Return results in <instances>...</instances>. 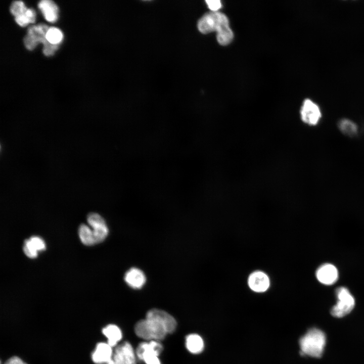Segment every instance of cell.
<instances>
[{"mask_svg": "<svg viewBox=\"0 0 364 364\" xmlns=\"http://www.w3.org/2000/svg\"><path fill=\"white\" fill-rule=\"evenodd\" d=\"M78 235L84 245L90 246L95 244L93 231L85 224H81L79 225Z\"/></svg>", "mask_w": 364, "mask_h": 364, "instance_id": "19", "label": "cell"}, {"mask_svg": "<svg viewBox=\"0 0 364 364\" xmlns=\"http://www.w3.org/2000/svg\"><path fill=\"white\" fill-rule=\"evenodd\" d=\"M24 3L22 1H15L10 7V12L15 17L18 16L27 10Z\"/></svg>", "mask_w": 364, "mask_h": 364, "instance_id": "23", "label": "cell"}, {"mask_svg": "<svg viewBox=\"0 0 364 364\" xmlns=\"http://www.w3.org/2000/svg\"><path fill=\"white\" fill-rule=\"evenodd\" d=\"M136 356L131 344L124 342L116 348L112 360L114 364H135Z\"/></svg>", "mask_w": 364, "mask_h": 364, "instance_id": "9", "label": "cell"}, {"mask_svg": "<svg viewBox=\"0 0 364 364\" xmlns=\"http://www.w3.org/2000/svg\"><path fill=\"white\" fill-rule=\"evenodd\" d=\"M5 364H27L20 358L17 356H13L10 358L5 362Z\"/></svg>", "mask_w": 364, "mask_h": 364, "instance_id": "26", "label": "cell"}, {"mask_svg": "<svg viewBox=\"0 0 364 364\" xmlns=\"http://www.w3.org/2000/svg\"><path fill=\"white\" fill-rule=\"evenodd\" d=\"M340 130L345 135L349 136L356 135L358 132L357 125L348 119H342L338 123Z\"/></svg>", "mask_w": 364, "mask_h": 364, "instance_id": "18", "label": "cell"}, {"mask_svg": "<svg viewBox=\"0 0 364 364\" xmlns=\"http://www.w3.org/2000/svg\"><path fill=\"white\" fill-rule=\"evenodd\" d=\"M338 301L331 310V314L336 317H342L349 313L354 308L355 300L347 288H337L335 291Z\"/></svg>", "mask_w": 364, "mask_h": 364, "instance_id": "5", "label": "cell"}, {"mask_svg": "<svg viewBox=\"0 0 364 364\" xmlns=\"http://www.w3.org/2000/svg\"><path fill=\"white\" fill-rule=\"evenodd\" d=\"M24 244L37 252L46 249L44 241L40 238L36 236H33L29 239L25 240Z\"/></svg>", "mask_w": 364, "mask_h": 364, "instance_id": "22", "label": "cell"}, {"mask_svg": "<svg viewBox=\"0 0 364 364\" xmlns=\"http://www.w3.org/2000/svg\"><path fill=\"white\" fill-rule=\"evenodd\" d=\"M136 335L145 340H162L168 334L164 326L158 321L149 317L139 321L134 326Z\"/></svg>", "mask_w": 364, "mask_h": 364, "instance_id": "4", "label": "cell"}, {"mask_svg": "<svg viewBox=\"0 0 364 364\" xmlns=\"http://www.w3.org/2000/svg\"><path fill=\"white\" fill-rule=\"evenodd\" d=\"M162 349V345L158 341L150 340L139 344L136 355L146 364H161L158 356Z\"/></svg>", "mask_w": 364, "mask_h": 364, "instance_id": "6", "label": "cell"}, {"mask_svg": "<svg viewBox=\"0 0 364 364\" xmlns=\"http://www.w3.org/2000/svg\"><path fill=\"white\" fill-rule=\"evenodd\" d=\"M107 364H114V363L112 359L110 362H109L107 363Z\"/></svg>", "mask_w": 364, "mask_h": 364, "instance_id": "27", "label": "cell"}, {"mask_svg": "<svg viewBox=\"0 0 364 364\" xmlns=\"http://www.w3.org/2000/svg\"><path fill=\"white\" fill-rule=\"evenodd\" d=\"M248 285L253 291L263 292L267 290L269 286V280L264 272L257 271L251 274L248 279Z\"/></svg>", "mask_w": 364, "mask_h": 364, "instance_id": "14", "label": "cell"}, {"mask_svg": "<svg viewBox=\"0 0 364 364\" xmlns=\"http://www.w3.org/2000/svg\"><path fill=\"white\" fill-rule=\"evenodd\" d=\"M103 334L108 339L107 343L112 347L115 346L122 338L121 330L116 325L110 324L102 330Z\"/></svg>", "mask_w": 364, "mask_h": 364, "instance_id": "16", "label": "cell"}, {"mask_svg": "<svg viewBox=\"0 0 364 364\" xmlns=\"http://www.w3.org/2000/svg\"><path fill=\"white\" fill-rule=\"evenodd\" d=\"M198 28L204 34L216 31L217 40L220 43H229L234 37L227 17L220 12H212L204 15L199 20Z\"/></svg>", "mask_w": 364, "mask_h": 364, "instance_id": "1", "label": "cell"}, {"mask_svg": "<svg viewBox=\"0 0 364 364\" xmlns=\"http://www.w3.org/2000/svg\"><path fill=\"white\" fill-rule=\"evenodd\" d=\"M63 37L61 31L54 27L49 28L46 34V38L48 42L54 45H59L62 41Z\"/></svg>", "mask_w": 364, "mask_h": 364, "instance_id": "21", "label": "cell"}, {"mask_svg": "<svg viewBox=\"0 0 364 364\" xmlns=\"http://www.w3.org/2000/svg\"><path fill=\"white\" fill-rule=\"evenodd\" d=\"M316 277L321 283L326 285H331L335 283L338 280V270L333 264L325 263L318 268L316 271Z\"/></svg>", "mask_w": 364, "mask_h": 364, "instance_id": "10", "label": "cell"}, {"mask_svg": "<svg viewBox=\"0 0 364 364\" xmlns=\"http://www.w3.org/2000/svg\"><path fill=\"white\" fill-rule=\"evenodd\" d=\"M206 3L209 8L213 12H216L221 7L220 1L219 0H207Z\"/></svg>", "mask_w": 364, "mask_h": 364, "instance_id": "24", "label": "cell"}, {"mask_svg": "<svg viewBox=\"0 0 364 364\" xmlns=\"http://www.w3.org/2000/svg\"><path fill=\"white\" fill-rule=\"evenodd\" d=\"M300 117L305 124L315 126L322 118V112L318 105L312 100L306 99L303 102L301 107Z\"/></svg>", "mask_w": 364, "mask_h": 364, "instance_id": "7", "label": "cell"}, {"mask_svg": "<svg viewBox=\"0 0 364 364\" xmlns=\"http://www.w3.org/2000/svg\"><path fill=\"white\" fill-rule=\"evenodd\" d=\"M325 344V334L316 328L310 329L299 341L301 353L316 358L322 356Z\"/></svg>", "mask_w": 364, "mask_h": 364, "instance_id": "3", "label": "cell"}, {"mask_svg": "<svg viewBox=\"0 0 364 364\" xmlns=\"http://www.w3.org/2000/svg\"><path fill=\"white\" fill-rule=\"evenodd\" d=\"M124 281L130 287L141 289L146 282V277L144 272L137 267H131L125 274Z\"/></svg>", "mask_w": 364, "mask_h": 364, "instance_id": "13", "label": "cell"}, {"mask_svg": "<svg viewBox=\"0 0 364 364\" xmlns=\"http://www.w3.org/2000/svg\"><path fill=\"white\" fill-rule=\"evenodd\" d=\"M113 355L112 347L107 343L100 342L97 344L92 358L95 363L107 364L112 359Z\"/></svg>", "mask_w": 364, "mask_h": 364, "instance_id": "12", "label": "cell"}, {"mask_svg": "<svg viewBox=\"0 0 364 364\" xmlns=\"http://www.w3.org/2000/svg\"><path fill=\"white\" fill-rule=\"evenodd\" d=\"M186 345L189 352L193 354H198L202 351L204 348V342L199 335L192 334L187 336Z\"/></svg>", "mask_w": 364, "mask_h": 364, "instance_id": "17", "label": "cell"}, {"mask_svg": "<svg viewBox=\"0 0 364 364\" xmlns=\"http://www.w3.org/2000/svg\"><path fill=\"white\" fill-rule=\"evenodd\" d=\"M23 250L25 254L29 258H34L37 256V251L32 250L25 244L23 247Z\"/></svg>", "mask_w": 364, "mask_h": 364, "instance_id": "25", "label": "cell"}, {"mask_svg": "<svg viewBox=\"0 0 364 364\" xmlns=\"http://www.w3.org/2000/svg\"><path fill=\"white\" fill-rule=\"evenodd\" d=\"M36 14L32 9L27 10L21 15L15 17L16 23L22 27H24L29 23H33L35 22Z\"/></svg>", "mask_w": 364, "mask_h": 364, "instance_id": "20", "label": "cell"}, {"mask_svg": "<svg viewBox=\"0 0 364 364\" xmlns=\"http://www.w3.org/2000/svg\"><path fill=\"white\" fill-rule=\"evenodd\" d=\"M49 27L44 24H39L29 27L27 33L24 38L25 47L29 50H33L39 42L43 45V53L44 55H53L58 50V45H54L48 42L46 38V34Z\"/></svg>", "mask_w": 364, "mask_h": 364, "instance_id": "2", "label": "cell"}, {"mask_svg": "<svg viewBox=\"0 0 364 364\" xmlns=\"http://www.w3.org/2000/svg\"><path fill=\"white\" fill-rule=\"evenodd\" d=\"M88 223L93 228L95 243L102 242L108 235L109 230L104 219L97 213H89L87 216Z\"/></svg>", "mask_w": 364, "mask_h": 364, "instance_id": "8", "label": "cell"}, {"mask_svg": "<svg viewBox=\"0 0 364 364\" xmlns=\"http://www.w3.org/2000/svg\"><path fill=\"white\" fill-rule=\"evenodd\" d=\"M38 7L47 21L51 23L57 21L58 17V8L54 2L50 0H42L38 3Z\"/></svg>", "mask_w": 364, "mask_h": 364, "instance_id": "15", "label": "cell"}, {"mask_svg": "<svg viewBox=\"0 0 364 364\" xmlns=\"http://www.w3.org/2000/svg\"><path fill=\"white\" fill-rule=\"evenodd\" d=\"M146 317L154 318L162 323L166 329L168 333H173L176 327L174 318L167 312L159 309H152L148 311Z\"/></svg>", "mask_w": 364, "mask_h": 364, "instance_id": "11", "label": "cell"}]
</instances>
